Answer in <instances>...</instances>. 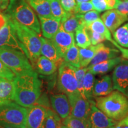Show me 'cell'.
I'll list each match as a JSON object with an SVG mask.
<instances>
[{
	"mask_svg": "<svg viewBox=\"0 0 128 128\" xmlns=\"http://www.w3.org/2000/svg\"><path fill=\"white\" fill-rule=\"evenodd\" d=\"M122 57L119 56L96 64L90 68H87V70L90 71L94 76L106 74L112 71L122 60Z\"/></svg>",
	"mask_w": 128,
	"mask_h": 128,
	"instance_id": "19",
	"label": "cell"
},
{
	"mask_svg": "<svg viewBox=\"0 0 128 128\" xmlns=\"http://www.w3.org/2000/svg\"><path fill=\"white\" fill-rule=\"evenodd\" d=\"M8 3L9 0H0V11L7 8Z\"/></svg>",
	"mask_w": 128,
	"mask_h": 128,
	"instance_id": "47",
	"label": "cell"
},
{
	"mask_svg": "<svg viewBox=\"0 0 128 128\" xmlns=\"http://www.w3.org/2000/svg\"><path fill=\"white\" fill-rule=\"evenodd\" d=\"M63 58L64 61L72 66L76 68L80 67L79 48L76 44V42H74L72 46L65 53Z\"/></svg>",
	"mask_w": 128,
	"mask_h": 128,
	"instance_id": "27",
	"label": "cell"
},
{
	"mask_svg": "<svg viewBox=\"0 0 128 128\" xmlns=\"http://www.w3.org/2000/svg\"><path fill=\"white\" fill-rule=\"evenodd\" d=\"M95 78L94 75L87 70L83 80V87H84V94L86 97L90 102H92L94 97L93 95L94 84Z\"/></svg>",
	"mask_w": 128,
	"mask_h": 128,
	"instance_id": "28",
	"label": "cell"
},
{
	"mask_svg": "<svg viewBox=\"0 0 128 128\" xmlns=\"http://www.w3.org/2000/svg\"><path fill=\"white\" fill-rule=\"evenodd\" d=\"M76 67L63 61L59 66L58 87L68 97L79 93L76 76Z\"/></svg>",
	"mask_w": 128,
	"mask_h": 128,
	"instance_id": "6",
	"label": "cell"
},
{
	"mask_svg": "<svg viewBox=\"0 0 128 128\" xmlns=\"http://www.w3.org/2000/svg\"><path fill=\"white\" fill-rule=\"evenodd\" d=\"M94 10L98 12L107 10V0H91Z\"/></svg>",
	"mask_w": 128,
	"mask_h": 128,
	"instance_id": "40",
	"label": "cell"
},
{
	"mask_svg": "<svg viewBox=\"0 0 128 128\" xmlns=\"http://www.w3.org/2000/svg\"><path fill=\"white\" fill-rule=\"evenodd\" d=\"M6 14L21 24L40 34L39 19L26 0H9Z\"/></svg>",
	"mask_w": 128,
	"mask_h": 128,
	"instance_id": "3",
	"label": "cell"
},
{
	"mask_svg": "<svg viewBox=\"0 0 128 128\" xmlns=\"http://www.w3.org/2000/svg\"><path fill=\"white\" fill-rule=\"evenodd\" d=\"M126 96H127L128 98V92H127V94H126Z\"/></svg>",
	"mask_w": 128,
	"mask_h": 128,
	"instance_id": "51",
	"label": "cell"
},
{
	"mask_svg": "<svg viewBox=\"0 0 128 128\" xmlns=\"http://www.w3.org/2000/svg\"><path fill=\"white\" fill-rule=\"evenodd\" d=\"M120 51L118 49L114 48H110L106 47L104 44L97 51L96 54L93 58L92 59V61L88 65L87 68H89L96 64L103 62L109 59L113 58L119 56Z\"/></svg>",
	"mask_w": 128,
	"mask_h": 128,
	"instance_id": "21",
	"label": "cell"
},
{
	"mask_svg": "<svg viewBox=\"0 0 128 128\" xmlns=\"http://www.w3.org/2000/svg\"><path fill=\"white\" fill-rule=\"evenodd\" d=\"M30 6L34 10L38 16L52 17L50 4L48 0H27Z\"/></svg>",
	"mask_w": 128,
	"mask_h": 128,
	"instance_id": "25",
	"label": "cell"
},
{
	"mask_svg": "<svg viewBox=\"0 0 128 128\" xmlns=\"http://www.w3.org/2000/svg\"><path fill=\"white\" fill-rule=\"evenodd\" d=\"M91 0H76V4H79V3L84 2H87V1H90Z\"/></svg>",
	"mask_w": 128,
	"mask_h": 128,
	"instance_id": "48",
	"label": "cell"
},
{
	"mask_svg": "<svg viewBox=\"0 0 128 128\" xmlns=\"http://www.w3.org/2000/svg\"><path fill=\"white\" fill-rule=\"evenodd\" d=\"M111 43L114 46H116L117 49L120 51V52L122 54V57L123 58L126 59V60H128V48L122 47V46L119 45V44H117L114 40H113Z\"/></svg>",
	"mask_w": 128,
	"mask_h": 128,
	"instance_id": "42",
	"label": "cell"
},
{
	"mask_svg": "<svg viewBox=\"0 0 128 128\" xmlns=\"http://www.w3.org/2000/svg\"><path fill=\"white\" fill-rule=\"evenodd\" d=\"M113 90V82L112 76L110 75H105L95 80L93 89L94 97L107 96Z\"/></svg>",
	"mask_w": 128,
	"mask_h": 128,
	"instance_id": "18",
	"label": "cell"
},
{
	"mask_svg": "<svg viewBox=\"0 0 128 128\" xmlns=\"http://www.w3.org/2000/svg\"><path fill=\"white\" fill-rule=\"evenodd\" d=\"M94 7L91 1L84 2L76 4L73 11V13L76 14H82L88 12L90 11L93 10Z\"/></svg>",
	"mask_w": 128,
	"mask_h": 128,
	"instance_id": "36",
	"label": "cell"
},
{
	"mask_svg": "<svg viewBox=\"0 0 128 128\" xmlns=\"http://www.w3.org/2000/svg\"><path fill=\"white\" fill-rule=\"evenodd\" d=\"M102 19L106 28L113 33L121 25L128 21V16L117 10H109L102 14Z\"/></svg>",
	"mask_w": 128,
	"mask_h": 128,
	"instance_id": "14",
	"label": "cell"
},
{
	"mask_svg": "<svg viewBox=\"0 0 128 128\" xmlns=\"http://www.w3.org/2000/svg\"><path fill=\"white\" fill-rule=\"evenodd\" d=\"M116 10L128 16V0H121Z\"/></svg>",
	"mask_w": 128,
	"mask_h": 128,
	"instance_id": "41",
	"label": "cell"
},
{
	"mask_svg": "<svg viewBox=\"0 0 128 128\" xmlns=\"http://www.w3.org/2000/svg\"><path fill=\"white\" fill-rule=\"evenodd\" d=\"M63 125L61 118L54 110L48 109L44 128H60Z\"/></svg>",
	"mask_w": 128,
	"mask_h": 128,
	"instance_id": "31",
	"label": "cell"
},
{
	"mask_svg": "<svg viewBox=\"0 0 128 128\" xmlns=\"http://www.w3.org/2000/svg\"><path fill=\"white\" fill-rule=\"evenodd\" d=\"M28 108L14 102L0 106V122L26 128Z\"/></svg>",
	"mask_w": 128,
	"mask_h": 128,
	"instance_id": "7",
	"label": "cell"
},
{
	"mask_svg": "<svg viewBox=\"0 0 128 128\" xmlns=\"http://www.w3.org/2000/svg\"><path fill=\"white\" fill-rule=\"evenodd\" d=\"M40 28L44 38L51 39L57 33L60 26V22L54 17H45L39 16Z\"/></svg>",
	"mask_w": 128,
	"mask_h": 128,
	"instance_id": "17",
	"label": "cell"
},
{
	"mask_svg": "<svg viewBox=\"0 0 128 128\" xmlns=\"http://www.w3.org/2000/svg\"><path fill=\"white\" fill-rule=\"evenodd\" d=\"M68 128V127H67V126H66L64 125H64H63V126H62V127H61V128Z\"/></svg>",
	"mask_w": 128,
	"mask_h": 128,
	"instance_id": "49",
	"label": "cell"
},
{
	"mask_svg": "<svg viewBox=\"0 0 128 128\" xmlns=\"http://www.w3.org/2000/svg\"><path fill=\"white\" fill-rule=\"evenodd\" d=\"M28 108L26 128H44L47 108L34 104Z\"/></svg>",
	"mask_w": 128,
	"mask_h": 128,
	"instance_id": "12",
	"label": "cell"
},
{
	"mask_svg": "<svg viewBox=\"0 0 128 128\" xmlns=\"http://www.w3.org/2000/svg\"><path fill=\"white\" fill-rule=\"evenodd\" d=\"M59 65L44 56H40L36 60L34 67L37 72L44 76H50L56 71Z\"/></svg>",
	"mask_w": 128,
	"mask_h": 128,
	"instance_id": "20",
	"label": "cell"
},
{
	"mask_svg": "<svg viewBox=\"0 0 128 128\" xmlns=\"http://www.w3.org/2000/svg\"><path fill=\"white\" fill-rule=\"evenodd\" d=\"M50 40L57 49L60 56L64 58L65 53L75 41V38L74 33L65 32L60 26V29Z\"/></svg>",
	"mask_w": 128,
	"mask_h": 128,
	"instance_id": "13",
	"label": "cell"
},
{
	"mask_svg": "<svg viewBox=\"0 0 128 128\" xmlns=\"http://www.w3.org/2000/svg\"><path fill=\"white\" fill-rule=\"evenodd\" d=\"M114 128H128V114L124 119L118 121L114 126Z\"/></svg>",
	"mask_w": 128,
	"mask_h": 128,
	"instance_id": "44",
	"label": "cell"
},
{
	"mask_svg": "<svg viewBox=\"0 0 128 128\" xmlns=\"http://www.w3.org/2000/svg\"><path fill=\"white\" fill-rule=\"evenodd\" d=\"M0 60L15 76L34 71L26 54L20 51L0 48Z\"/></svg>",
	"mask_w": 128,
	"mask_h": 128,
	"instance_id": "5",
	"label": "cell"
},
{
	"mask_svg": "<svg viewBox=\"0 0 128 128\" xmlns=\"http://www.w3.org/2000/svg\"><path fill=\"white\" fill-rule=\"evenodd\" d=\"M5 14L7 16V21L0 30V48L20 51L26 55L25 48L16 35L10 17Z\"/></svg>",
	"mask_w": 128,
	"mask_h": 128,
	"instance_id": "8",
	"label": "cell"
},
{
	"mask_svg": "<svg viewBox=\"0 0 128 128\" xmlns=\"http://www.w3.org/2000/svg\"><path fill=\"white\" fill-rule=\"evenodd\" d=\"M112 34L117 44L122 47L128 48V22L120 26Z\"/></svg>",
	"mask_w": 128,
	"mask_h": 128,
	"instance_id": "26",
	"label": "cell"
},
{
	"mask_svg": "<svg viewBox=\"0 0 128 128\" xmlns=\"http://www.w3.org/2000/svg\"><path fill=\"white\" fill-rule=\"evenodd\" d=\"M85 28H88L92 31L97 32L99 34L103 35L105 38L106 40L110 42H112V41L113 40L112 38L111 32L106 28L101 18H99L97 20L94 21V22H92V23H91L89 26Z\"/></svg>",
	"mask_w": 128,
	"mask_h": 128,
	"instance_id": "29",
	"label": "cell"
},
{
	"mask_svg": "<svg viewBox=\"0 0 128 128\" xmlns=\"http://www.w3.org/2000/svg\"><path fill=\"white\" fill-rule=\"evenodd\" d=\"M76 15L79 18L80 22H81V24L83 26L84 28L87 27L94 21L97 20V19L100 18L99 12L94 10L90 11L86 13L82 14H76Z\"/></svg>",
	"mask_w": 128,
	"mask_h": 128,
	"instance_id": "34",
	"label": "cell"
},
{
	"mask_svg": "<svg viewBox=\"0 0 128 128\" xmlns=\"http://www.w3.org/2000/svg\"><path fill=\"white\" fill-rule=\"evenodd\" d=\"M50 4L52 17L60 22L68 14L62 8L60 0H48Z\"/></svg>",
	"mask_w": 128,
	"mask_h": 128,
	"instance_id": "32",
	"label": "cell"
},
{
	"mask_svg": "<svg viewBox=\"0 0 128 128\" xmlns=\"http://www.w3.org/2000/svg\"><path fill=\"white\" fill-rule=\"evenodd\" d=\"M63 124L69 128H90L88 120L78 119L71 115L64 120Z\"/></svg>",
	"mask_w": 128,
	"mask_h": 128,
	"instance_id": "33",
	"label": "cell"
},
{
	"mask_svg": "<svg viewBox=\"0 0 128 128\" xmlns=\"http://www.w3.org/2000/svg\"><path fill=\"white\" fill-rule=\"evenodd\" d=\"M13 100L16 103L30 108L34 104L41 94V81L34 71L16 76L13 81Z\"/></svg>",
	"mask_w": 128,
	"mask_h": 128,
	"instance_id": "1",
	"label": "cell"
},
{
	"mask_svg": "<svg viewBox=\"0 0 128 128\" xmlns=\"http://www.w3.org/2000/svg\"><path fill=\"white\" fill-rule=\"evenodd\" d=\"M50 103L54 111L62 120L71 115V105L66 94L61 93L51 96Z\"/></svg>",
	"mask_w": 128,
	"mask_h": 128,
	"instance_id": "15",
	"label": "cell"
},
{
	"mask_svg": "<svg viewBox=\"0 0 128 128\" xmlns=\"http://www.w3.org/2000/svg\"><path fill=\"white\" fill-rule=\"evenodd\" d=\"M86 28V32H87L88 35L90 40L91 43L92 45H96V44H101L106 39L103 35L99 34V33L95 32L92 30L88 29V28Z\"/></svg>",
	"mask_w": 128,
	"mask_h": 128,
	"instance_id": "37",
	"label": "cell"
},
{
	"mask_svg": "<svg viewBox=\"0 0 128 128\" xmlns=\"http://www.w3.org/2000/svg\"><path fill=\"white\" fill-rule=\"evenodd\" d=\"M87 71V68H82V67H78L76 69V76L77 81V89L79 93L82 97H86L84 94V87H83V80L85 74Z\"/></svg>",
	"mask_w": 128,
	"mask_h": 128,
	"instance_id": "35",
	"label": "cell"
},
{
	"mask_svg": "<svg viewBox=\"0 0 128 128\" xmlns=\"http://www.w3.org/2000/svg\"><path fill=\"white\" fill-rule=\"evenodd\" d=\"M75 42L78 47L86 48L92 44L86 28L81 25L75 32Z\"/></svg>",
	"mask_w": 128,
	"mask_h": 128,
	"instance_id": "30",
	"label": "cell"
},
{
	"mask_svg": "<svg viewBox=\"0 0 128 128\" xmlns=\"http://www.w3.org/2000/svg\"><path fill=\"white\" fill-rule=\"evenodd\" d=\"M114 128V126H111V127H109V128Z\"/></svg>",
	"mask_w": 128,
	"mask_h": 128,
	"instance_id": "50",
	"label": "cell"
},
{
	"mask_svg": "<svg viewBox=\"0 0 128 128\" xmlns=\"http://www.w3.org/2000/svg\"><path fill=\"white\" fill-rule=\"evenodd\" d=\"M13 97V82L0 77V106L12 102Z\"/></svg>",
	"mask_w": 128,
	"mask_h": 128,
	"instance_id": "22",
	"label": "cell"
},
{
	"mask_svg": "<svg viewBox=\"0 0 128 128\" xmlns=\"http://www.w3.org/2000/svg\"><path fill=\"white\" fill-rule=\"evenodd\" d=\"M95 104L108 118L117 122L128 114V97L118 90L107 96L96 97Z\"/></svg>",
	"mask_w": 128,
	"mask_h": 128,
	"instance_id": "2",
	"label": "cell"
},
{
	"mask_svg": "<svg viewBox=\"0 0 128 128\" xmlns=\"http://www.w3.org/2000/svg\"><path fill=\"white\" fill-rule=\"evenodd\" d=\"M103 45L104 44L103 43H101L96 45L91 44L90 46L86 48L79 49L80 67L86 68L88 66L96 53Z\"/></svg>",
	"mask_w": 128,
	"mask_h": 128,
	"instance_id": "23",
	"label": "cell"
},
{
	"mask_svg": "<svg viewBox=\"0 0 128 128\" xmlns=\"http://www.w3.org/2000/svg\"><path fill=\"white\" fill-rule=\"evenodd\" d=\"M71 105V116L78 119L88 120L91 102L80 93L68 97Z\"/></svg>",
	"mask_w": 128,
	"mask_h": 128,
	"instance_id": "10",
	"label": "cell"
},
{
	"mask_svg": "<svg viewBox=\"0 0 128 128\" xmlns=\"http://www.w3.org/2000/svg\"><path fill=\"white\" fill-rule=\"evenodd\" d=\"M113 90L126 96L128 92V60L123 58L114 68L112 74Z\"/></svg>",
	"mask_w": 128,
	"mask_h": 128,
	"instance_id": "9",
	"label": "cell"
},
{
	"mask_svg": "<svg viewBox=\"0 0 128 128\" xmlns=\"http://www.w3.org/2000/svg\"><path fill=\"white\" fill-rule=\"evenodd\" d=\"M88 116L90 128H108L114 126L118 122L108 118L96 107L95 102L92 101Z\"/></svg>",
	"mask_w": 128,
	"mask_h": 128,
	"instance_id": "11",
	"label": "cell"
},
{
	"mask_svg": "<svg viewBox=\"0 0 128 128\" xmlns=\"http://www.w3.org/2000/svg\"><path fill=\"white\" fill-rule=\"evenodd\" d=\"M10 18L16 35L25 48L27 57L34 67L36 60L40 56V36L31 28L21 24L11 17Z\"/></svg>",
	"mask_w": 128,
	"mask_h": 128,
	"instance_id": "4",
	"label": "cell"
},
{
	"mask_svg": "<svg viewBox=\"0 0 128 128\" xmlns=\"http://www.w3.org/2000/svg\"><path fill=\"white\" fill-rule=\"evenodd\" d=\"M62 8L66 12H73L76 6V0H60Z\"/></svg>",
	"mask_w": 128,
	"mask_h": 128,
	"instance_id": "39",
	"label": "cell"
},
{
	"mask_svg": "<svg viewBox=\"0 0 128 128\" xmlns=\"http://www.w3.org/2000/svg\"><path fill=\"white\" fill-rule=\"evenodd\" d=\"M81 25L79 18L73 12H68V14L60 21L61 28L68 33H74Z\"/></svg>",
	"mask_w": 128,
	"mask_h": 128,
	"instance_id": "24",
	"label": "cell"
},
{
	"mask_svg": "<svg viewBox=\"0 0 128 128\" xmlns=\"http://www.w3.org/2000/svg\"><path fill=\"white\" fill-rule=\"evenodd\" d=\"M6 21H7V16L6 14L0 12V30L4 27Z\"/></svg>",
	"mask_w": 128,
	"mask_h": 128,
	"instance_id": "45",
	"label": "cell"
},
{
	"mask_svg": "<svg viewBox=\"0 0 128 128\" xmlns=\"http://www.w3.org/2000/svg\"><path fill=\"white\" fill-rule=\"evenodd\" d=\"M121 0H107V10L116 9Z\"/></svg>",
	"mask_w": 128,
	"mask_h": 128,
	"instance_id": "43",
	"label": "cell"
},
{
	"mask_svg": "<svg viewBox=\"0 0 128 128\" xmlns=\"http://www.w3.org/2000/svg\"><path fill=\"white\" fill-rule=\"evenodd\" d=\"M40 38L42 43L40 55L56 62L60 66L62 62L64 61V58L60 56L52 40L42 36H40Z\"/></svg>",
	"mask_w": 128,
	"mask_h": 128,
	"instance_id": "16",
	"label": "cell"
},
{
	"mask_svg": "<svg viewBox=\"0 0 128 128\" xmlns=\"http://www.w3.org/2000/svg\"><path fill=\"white\" fill-rule=\"evenodd\" d=\"M0 128H20L18 126L14 125L12 124H9L7 123L1 122H0Z\"/></svg>",
	"mask_w": 128,
	"mask_h": 128,
	"instance_id": "46",
	"label": "cell"
},
{
	"mask_svg": "<svg viewBox=\"0 0 128 128\" xmlns=\"http://www.w3.org/2000/svg\"><path fill=\"white\" fill-rule=\"evenodd\" d=\"M15 76V74L0 60V77L12 81Z\"/></svg>",
	"mask_w": 128,
	"mask_h": 128,
	"instance_id": "38",
	"label": "cell"
}]
</instances>
